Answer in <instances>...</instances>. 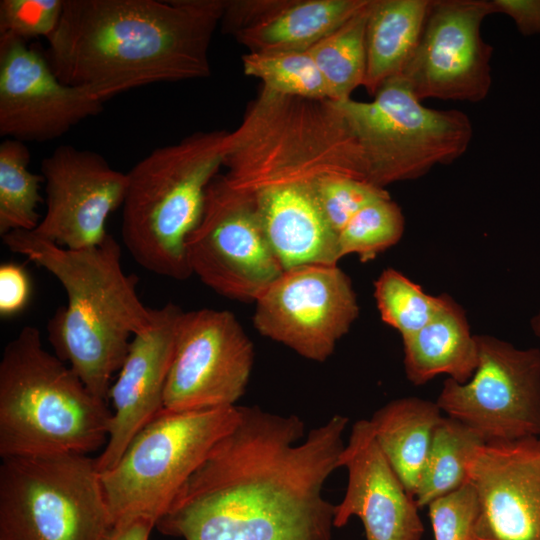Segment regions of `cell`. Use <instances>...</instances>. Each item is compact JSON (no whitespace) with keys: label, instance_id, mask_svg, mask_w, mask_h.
<instances>
[{"label":"cell","instance_id":"1","mask_svg":"<svg viewBox=\"0 0 540 540\" xmlns=\"http://www.w3.org/2000/svg\"><path fill=\"white\" fill-rule=\"evenodd\" d=\"M348 421L335 414L302 440L297 415L239 406L156 528L184 540H331L335 505L322 491Z\"/></svg>","mask_w":540,"mask_h":540},{"label":"cell","instance_id":"2","mask_svg":"<svg viewBox=\"0 0 540 540\" xmlns=\"http://www.w3.org/2000/svg\"><path fill=\"white\" fill-rule=\"evenodd\" d=\"M226 0H64L44 53L57 78L106 102L130 89L209 77Z\"/></svg>","mask_w":540,"mask_h":540},{"label":"cell","instance_id":"3","mask_svg":"<svg viewBox=\"0 0 540 540\" xmlns=\"http://www.w3.org/2000/svg\"><path fill=\"white\" fill-rule=\"evenodd\" d=\"M2 239L11 252L46 269L63 286L67 303L48 322L49 341L86 387L108 400L131 337L153 321V309L137 295V277L122 268L119 243L109 234L97 246L72 250L26 230Z\"/></svg>","mask_w":540,"mask_h":540},{"label":"cell","instance_id":"4","mask_svg":"<svg viewBox=\"0 0 540 540\" xmlns=\"http://www.w3.org/2000/svg\"><path fill=\"white\" fill-rule=\"evenodd\" d=\"M112 410L25 326L0 361V457L89 455L105 447Z\"/></svg>","mask_w":540,"mask_h":540},{"label":"cell","instance_id":"5","mask_svg":"<svg viewBox=\"0 0 540 540\" xmlns=\"http://www.w3.org/2000/svg\"><path fill=\"white\" fill-rule=\"evenodd\" d=\"M222 175L250 194L270 185L310 182L327 175L363 180L351 134L334 101L261 89L224 142Z\"/></svg>","mask_w":540,"mask_h":540},{"label":"cell","instance_id":"6","mask_svg":"<svg viewBox=\"0 0 540 540\" xmlns=\"http://www.w3.org/2000/svg\"><path fill=\"white\" fill-rule=\"evenodd\" d=\"M228 131L195 132L154 149L127 173L122 241L145 270L189 278L186 240L199 223L206 190L224 161Z\"/></svg>","mask_w":540,"mask_h":540},{"label":"cell","instance_id":"7","mask_svg":"<svg viewBox=\"0 0 540 540\" xmlns=\"http://www.w3.org/2000/svg\"><path fill=\"white\" fill-rule=\"evenodd\" d=\"M370 102L334 101L356 147L363 180L385 186L417 179L461 157L472 140L469 117L459 110L423 106L396 77Z\"/></svg>","mask_w":540,"mask_h":540},{"label":"cell","instance_id":"8","mask_svg":"<svg viewBox=\"0 0 540 540\" xmlns=\"http://www.w3.org/2000/svg\"><path fill=\"white\" fill-rule=\"evenodd\" d=\"M112 524L96 458H2L0 540H103Z\"/></svg>","mask_w":540,"mask_h":540},{"label":"cell","instance_id":"9","mask_svg":"<svg viewBox=\"0 0 540 540\" xmlns=\"http://www.w3.org/2000/svg\"><path fill=\"white\" fill-rule=\"evenodd\" d=\"M239 418V406L163 409L142 428L110 470L101 473L112 523L145 516L157 521Z\"/></svg>","mask_w":540,"mask_h":540},{"label":"cell","instance_id":"10","mask_svg":"<svg viewBox=\"0 0 540 540\" xmlns=\"http://www.w3.org/2000/svg\"><path fill=\"white\" fill-rule=\"evenodd\" d=\"M478 365L465 383L447 378L436 404L485 442L540 436V349L475 335Z\"/></svg>","mask_w":540,"mask_h":540},{"label":"cell","instance_id":"11","mask_svg":"<svg viewBox=\"0 0 540 540\" xmlns=\"http://www.w3.org/2000/svg\"><path fill=\"white\" fill-rule=\"evenodd\" d=\"M185 248L192 274L219 295L242 302H255L284 271L251 197L231 188L222 175L209 184Z\"/></svg>","mask_w":540,"mask_h":540},{"label":"cell","instance_id":"12","mask_svg":"<svg viewBox=\"0 0 540 540\" xmlns=\"http://www.w3.org/2000/svg\"><path fill=\"white\" fill-rule=\"evenodd\" d=\"M255 304L261 335L316 362L332 355L359 314L351 280L337 265L284 270Z\"/></svg>","mask_w":540,"mask_h":540},{"label":"cell","instance_id":"13","mask_svg":"<svg viewBox=\"0 0 540 540\" xmlns=\"http://www.w3.org/2000/svg\"><path fill=\"white\" fill-rule=\"evenodd\" d=\"M253 363V344L234 314L210 308L183 312L164 408L190 411L236 405Z\"/></svg>","mask_w":540,"mask_h":540},{"label":"cell","instance_id":"14","mask_svg":"<svg viewBox=\"0 0 540 540\" xmlns=\"http://www.w3.org/2000/svg\"><path fill=\"white\" fill-rule=\"evenodd\" d=\"M490 0H431L417 48L399 76L419 100L480 102L491 88L493 47L481 25Z\"/></svg>","mask_w":540,"mask_h":540},{"label":"cell","instance_id":"15","mask_svg":"<svg viewBox=\"0 0 540 540\" xmlns=\"http://www.w3.org/2000/svg\"><path fill=\"white\" fill-rule=\"evenodd\" d=\"M86 89L61 82L44 53L19 37L0 35V135L45 142L103 110Z\"/></svg>","mask_w":540,"mask_h":540},{"label":"cell","instance_id":"16","mask_svg":"<svg viewBox=\"0 0 540 540\" xmlns=\"http://www.w3.org/2000/svg\"><path fill=\"white\" fill-rule=\"evenodd\" d=\"M47 210L33 230L67 249L101 244L109 235L106 221L123 205L127 173L113 169L98 153L58 146L41 163Z\"/></svg>","mask_w":540,"mask_h":540},{"label":"cell","instance_id":"17","mask_svg":"<svg viewBox=\"0 0 540 540\" xmlns=\"http://www.w3.org/2000/svg\"><path fill=\"white\" fill-rule=\"evenodd\" d=\"M478 502L473 540H540V439L485 442L467 461Z\"/></svg>","mask_w":540,"mask_h":540},{"label":"cell","instance_id":"18","mask_svg":"<svg viewBox=\"0 0 540 540\" xmlns=\"http://www.w3.org/2000/svg\"><path fill=\"white\" fill-rule=\"evenodd\" d=\"M183 312L173 303L153 309L150 327L133 336L108 393L113 410L107 443L96 457L100 473L113 468L135 435L164 409Z\"/></svg>","mask_w":540,"mask_h":540},{"label":"cell","instance_id":"19","mask_svg":"<svg viewBox=\"0 0 540 540\" xmlns=\"http://www.w3.org/2000/svg\"><path fill=\"white\" fill-rule=\"evenodd\" d=\"M338 466L347 470L348 482L335 505L334 527L356 516L366 540H421L419 508L380 448L370 420L353 424Z\"/></svg>","mask_w":540,"mask_h":540},{"label":"cell","instance_id":"20","mask_svg":"<svg viewBox=\"0 0 540 540\" xmlns=\"http://www.w3.org/2000/svg\"><path fill=\"white\" fill-rule=\"evenodd\" d=\"M368 0H226L222 28L249 52L307 51Z\"/></svg>","mask_w":540,"mask_h":540},{"label":"cell","instance_id":"21","mask_svg":"<svg viewBox=\"0 0 540 540\" xmlns=\"http://www.w3.org/2000/svg\"><path fill=\"white\" fill-rule=\"evenodd\" d=\"M314 184L270 185L246 194L253 201L265 237L283 270L337 265L340 260L338 236L321 211Z\"/></svg>","mask_w":540,"mask_h":540},{"label":"cell","instance_id":"22","mask_svg":"<svg viewBox=\"0 0 540 540\" xmlns=\"http://www.w3.org/2000/svg\"><path fill=\"white\" fill-rule=\"evenodd\" d=\"M402 340L406 377L414 385L425 384L440 374L465 383L477 368L476 337L454 300L427 325Z\"/></svg>","mask_w":540,"mask_h":540},{"label":"cell","instance_id":"23","mask_svg":"<svg viewBox=\"0 0 540 540\" xmlns=\"http://www.w3.org/2000/svg\"><path fill=\"white\" fill-rule=\"evenodd\" d=\"M430 4L431 0H371L363 84L369 95L402 74L418 46Z\"/></svg>","mask_w":540,"mask_h":540},{"label":"cell","instance_id":"24","mask_svg":"<svg viewBox=\"0 0 540 540\" xmlns=\"http://www.w3.org/2000/svg\"><path fill=\"white\" fill-rule=\"evenodd\" d=\"M442 414L436 402L404 397L390 401L370 419L380 448L413 498Z\"/></svg>","mask_w":540,"mask_h":540},{"label":"cell","instance_id":"25","mask_svg":"<svg viewBox=\"0 0 540 540\" xmlns=\"http://www.w3.org/2000/svg\"><path fill=\"white\" fill-rule=\"evenodd\" d=\"M484 439L465 424L442 417L436 426L414 500L418 508L460 488L467 481V461Z\"/></svg>","mask_w":540,"mask_h":540},{"label":"cell","instance_id":"26","mask_svg":"<svg viewBox=\"0 0 540 540\" xmlns=\"http://www.w3.org/2000/svg\"><path fill=\"white\" fill-rule=\"evenodd\" d=\"M371 0L308 52L328 89L329 100L343 101L363 86L366 75L365 32Z\"/></svg>","mask_w":540,"mask_h":540},{"label":"cell","instance_id":"27","mask_svg":"<svg viewBox=\"0 0 540 540\" xmlns=\"http://www.w3.org/2000/svg\"><path fill=\"white\" fill-rule=\"evenodd\" d=\"M30 152L19 140L0 145V235L14 230L33 231L40 216V184L43 176L28 169Z\"/></svg>","mask_w":540,"mask_h":540},{"label":"cell","instance_id":"28","mask_svg":"<svg viewBox=\"0 0 540 540\" xmlns=\"http://www.w3.org/2000/svg\"><path fill=\"white\" fill-rule=\"evenodd\" d=\"M374 298L382 321L396 329L402 339L434 319L452 299L432 296L401 272L388 268L374 283Z\"/></svg>","mask_w":540,"mask_h":540},{"label":"cell","instance_id":"29","mask_svg":"<svg viewBox=\"0 0 540 540\" xmlns=\"http://www.w3.org/2000/svg\"><path fill=\"white\" fill-rule=\"evenodd\" d=\"M247 76L262 81V89L280 95L329 99L327 86L307 51L248 52L242 56Z\"/></svg>","mask_w":540,"mask_h":540},{"label":"cell","instance_id":"30","mask_svg":"<svg viewBox=\"0 0 540 540\" xmlns=\"http://www.w3.org/2000/svg\"><path fill=\"white\" fill-rule=\"evenodd\" d=\"M404 231L401 208L390 198L374 201L361 209L338 235L340 259L356 254L361 262L374 259L396 244Z\"/></svg>","mask_w":540,"mask_h":540},{"label":"cell","instance_id":"31","mask_svg":"<svg viewBox=\"0 0 540 540\" xmlns=\"http://www.w3.org/2000/svg\"><path fill=\"white\" fill-rule=\"evenodd\" d=\"M314 190L321 211L337 236L365 206L390 198L385 188L341 175L321 177L315 182Z\"/></svg>","mask_w":540,"mask_h":540},{"label":"cell","instance_id":"32","mask_svg":"<svg viewBox=\"0 0 540 540\" xmlns=\"http://www.w3.org/2000/svg\"><path fill=\"white\" fill-rule=\"evenodd\" d=\"M427 507L435 540H473L478 502L468 481Z\"/></svg>","mask_w":540,"mask_h":540},{"label":"cell","instance_id":"33","mask_svg":"<svg viewBox=\"0 0 540 540\" xmlns=\"http://www.w3.org/2000/svg\"><path fill=\"white\" fill-rule=\"evenodd\" d=\"M64 0H1L0 35L9 34L28 41L48 38L57 28Z\"/></svg>","mask_w":540,"mask_h":540},{"label":"cell","instance_id":"34","mask_svg":"<svg viewBox=\"0 0 540 540\" xmlns=\"http://www.w3.org/2000/svg\"><path fill=\"white\" fill-rule=\"evenodd\" d=\"M31 283L26 270L15 263L0 266V314L11 317L21 312L28 304Z\"/></svg>","mask_w":540,"mask_h":540},{"label":"cell","instance_id":"35","mask_svg":"<svg viewBox=\"0 0 540 540\" xmlns=\"http://www.w3.org/2000/svg\"><path fill=\"white\" fill-rule=\"evenodd\" d=\"M494 13L509 16L524 36L540 34V0H490Z\"/></svg>","mask_w":540,"mask_h":540},{"label":"cell","instance_id":"36","mask_svg":"<svg viewBox=\"0 0 540 540\" xmlns=\"http://www.w3.org/2000/svg\"><path fill=\"white\" fill-rule=\"evenodd\" d=\"M156 521L145 516H134L112 524L103 540H149Z\"/></svg>","mask_w":540,"mask_h":540},{"label":"cell","instance_id":"37","mask_svg":"<svg viewBox=\"0 0 540 540\" xmlns=\"http://www.w3.org/2000/svg\"><path fill=\"white\" fill-rule=\"evenodd\" d=\"M530 326L532 328L533 333L540 338V309L539 311L532 317Z\"/></svg>","mask_w":540,"mask_h":540}]
</instances>
